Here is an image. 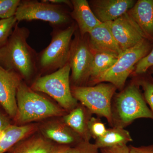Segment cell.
I'll return each mask as SVG.
<instances>
[{"label":"cell","instance_id":"1","mask_svg":"<svg viewBox=\"0 0 153 153\" xmlns=\"http://www.w3.org/2000/svg\"><path fill=\"white\" fill-rule=\"evenodd\" d=\"M18 24L6 44L0 47V66L16 73L26 82L38 72V54L27 41L30 31Z\"/></svg>","mask_w":153,"mask_h":153},{"label":"cell","instance_id":"2","mask_svg":"<svg viewBox=\"0 0 153 153\" xmlns=\"http://www.w3.org/2000/svg\"><path fill=\"white\" fill-rule=\"evenodd\" d=\"M16 100L17 114L13 120L16 125L66 114V111L33 90L24 80L18 88Z\"/></svg>","mask_w":153,"mask_h":153},{"label":"cell","instance_id":"3","mask_svg":"<svg viewBox=\"0 0 153 153\" xmlns=\"http://www.w3.org/2000/svg\"><path fill=\"white\" fill-rule=\"evenodd\" d=\"M139 87L136 82L132 83L116 96L112 110L113 126L124 128L137 119L153 120V113Z\"/></svg>","mask_w":153,"mask_h":153},{"label":"cell","instance_id":"4","mask_svg":"<svg viewBox=\"0 0 153 153\" xmlns=\"http://www.w3.org/2000/svg\"><path fill=\"white\" fill-rule=\"evenodd\" d=\"M55 29L50 44L37 54V68L41 73H52L68 62L76 26L73 24L65 29Z\"/></svg>","mask_w":153,"mask_h":153},{"label":"cell","instance_id":"5","mask_svg":"<svg viewBox=\"0 0 153 153\" xmlns=\"http://www.w3.org/2000/svg\"><path fill=\"white\" fill-rule=\"evenodd\" d=\"M70 72L68 62L54 72L38 76L30 87L36 92L46 94L63 109L70 111L77 105V100L72 95L70 87Z\"/></svg>","mask_w":153,"mask_h":153},{"label":"cell","instance_id":"6","mask_svg":"<svg viewBox=\"0 0 153 153\" xmlns=\"http://www.w3.org/2000/svg\"><path fill=\"white\" fill-rule=\"evenodd\" d=\"M153 47V43L144 39L134 47L123 51L114 65L94 83L108 82L117 89H122L129 75L134 71L137 63L150 52Z\"/></svg>","mask_w":153,"mask_h":153},{"label":"cell","instance_id":"7","mask_svg":"<svg viewBox=\"0 0 153 153\" xmlns=\"http://www.w3.org/2000/svg\"><path fill=\"white\" fill-rule=\"evenodd\" d=\"M117 89L111 83L100 82L93 86H73L72 95L91 114L105 117L113 127L111 100Z\"/></svg>","mask_w":153,"mask_h":153},{"label":"cell","instance_id":"8","mask_svg":"<svg viewBox=\"0 0 153 153\" xmlns=\"http://www.w3.org/2000/svg\"><path fill=\"white\" fill-rule=\"evenodd\" d=\"M18 23L22 21L41 20L48 22L55 28L68 24L70 16L61 5L48 2L46 0H23L15 14Z\"/></svg>","mask_w":153,"mask_h":153},{"label":"cell","instance_id":"9","mask_svg":"<svg viewBox=\"0 0 153 153\" xmlns=\"http://www.w3.org/2000/svg\"><path fill=\"white\" fill-rule=\"evenodd\" d=\"M93 59L87 41L79 33L77 34L71 42L68 60L74 86H81L89 79Z\"/></svg>","mask_w":153,"mask_h":153},{"label":"cell","instance_id":"10","mask_svg":"<svg viewBox=\"0 0 153 153\" xmlns=\"http://www.w3.org/2000/svg\"><path fill=\"white\" fill-rule=\"evenodd\" d=\"M107 23L123 51L134 47L146 39L138 25L127 12L115 21Z\"/></svg>","mask_w":153,"mask_h":153},{"label":"cell","instance_id":"11","mask_svg":"<svg viewBox=\"0 0 153 153\" xmlns=\"http://www.w3.org/2000/svg\"><path fill=\"white\" fill-rule=\"evenodd\" d=\"M21 76L0 66V105L13 120L17 111L16 95Z\"/></svg>","mask_w":153,"mask_h":153},{"label":"cell","instance_id":"12","mask_svg":"<svg viewBox=\"0 0 153 153\" xmlns=\"http://www.w3.org/2000/svg\"><path fill=\"white\" fill-rule=\"evenodd\" d=\"M88 34V44L93 54L105 53L118 57L123 52L113 36L107 23H101Z\"/></svg>","mask_w":153,"mask_h":153},{"label":"cell","instance_id":"13","mask_svg":"<svg viewBox=\"0 0 153 153\" xmlns=\"http://www.w3.org/2000/svg\"><path fill=\"white\" fill-rule=\"evenodd\" d=\"M134 0H94L90 1L92 12L102 23L111 22L128 12L135 4Z\"/></svg>","mask_w":153,"mask_h":153},{"label":"cell","instance_id":"14","mask_svg":"<svg viewBox=\"0 0 153 153\" xmlns=\"http://www.w3.org/2000/svg\"><path fill=\"white\" fill-rule=\"evenodd\" d=\"M39 129L43 136L58 145L72 147L83 140L62 120L50 121L40 126Z\"/></svg>","mask_w":153,"mask_h":153},{"label":"cell","instance_id":"15","mask_svg":"<svg viewBox=\"0 0 153 153\" xmlns=\"http://www.w3.org/2000/svg\"><path fill=\"white\" fill-rule=\"evenodd\" d=\"M127 13L146 39L153 43V0H138Z\"/></svg>","mask_w":153,"mask_h":153},{"label":"cell","instance_id":"16","mask_svg":"<svg viewBox=\"0 0 153 153\" xmlns=\"http://www.w3.org/2000/svg\"><path fill=\"white\" fill-rule=\"evenodd\" d=\"M72 10L71 16L74 19L79 28V34L84 36L101 24L95 16L86 0H72Z\"/></svg>","mask_w":153,"mask_h":153},{"label":"cell","instance_id":"17","mask_svg":"<svg viewBox=\"0 0 153 153\" xmlns=\"http://www.w3.org/2000/svg\"><path fill=\"white\" fill-rule=\"evenodd\" d=\"M56 145L42 134H35L21 140L7 153H51Z\"/></svg>","mask_w":153,"mask_h":153},{"label":"cell","instance_id":"18","mask_svg":"<svg viewBox=\"0 0 153 153\" xmlns=\"http://www.w3.org/2000/svg\"><path fill=\"white\" fill-rule=\"evenodd\" d=\"M38 129L37 124L11 125L0 136V153L7 152L17 143L35 134Z\"/></svg>","mask_w":153,"mask_h":153},{"label":"cell","instance_id":"19","mask_svg":"<svg viewBox=\"0 0 153 153\" xmlns=\"http://www.w3.org/2000/svg\"><path fill=\"white\" fill-rule=\"evenodd\" d=\"M85 107H76L69 113L63 116V120L66 125L79 136L83 140L89 141L91 136L88 128V123L91 113Z\"/></svg>","mask_w":153,"mask_h":153},{"label":"cell","instance_id":"20","mask_svg":"<svg viewBox=\"0 0 153 153\" xmlns=\"http://www.w3.org/2000/svg\"><path fill=\"white\" fill-rule=\"evenodd\" d=\"M130 134L124 128L114 126L107 129L102 136L95 140V145L99 149L110 147L120 145H127L132 141Z\"/></svg>","mask_w":153,"mask_h":153},{"label":"cell","instance_id":"21","mask_svg":"<svg viewBox=\"0 0 153 153\" xmlns=\"http://www.w3.org/2000/svg\"><path fill=\"white\" fill-rule=\"evenodd\" d=\"M117 58V56L108 53L94 54L93 63L89 74L90 82L94 83L97 79L114 65Z\"/></svg>","mask_w":153,"mask_h":153},{"label":"cell","instance_id":"22","mask_svg":"<svg viewBox=\"0 0 153 153\" xmlns=\"http://www.w3.org/2000/svg\"><path fill=\"white\" fill-rule=\"evenodd\" d=\"M137 76L138 78L135 82L142 88L145 100L153 113V78L147 72Z\"/></svg>","mask_w":153,"mask_h":153},{"label":"cell","instance_id":"23","mask_svg":"<svg viewBox=\"0 0 153 153\" xmlns=\"http://www.w3.org/2000/svg\"><path fill=\"white\" fill-rule=\"evenodd\" d=\"M18 23L15 16L0 20V47L6 44Z\"/></svg>","mask_w":153,"mask_h":153},{"label":"cell","instance_id":"24","mask_svg":"<svg viewBox=\"0 0 153 153\" xmlns=\"http://www.w3.org/2000/svg\"><path fill=\"white\" fill-rule=\"evenodd\" d=\"M21 0H0V19H8L15 16Z\"/></svg>","mask_w":153,"mask_h":153},{"label":"cell","instance_id":"25","mask_svg":"<svg viewBox=\"0 0 153 153\" xmlns=\"http://www.w3.org/2000/svg\"><path fill=\"white\" fill-rule=\"evenodd\" d=\"M88 128L91 137L94 139L102 136L107 129L100 119L91 117L88 123Z\"/></svg>","mask_w":153,"mask_h":153},{"label":"cell","instance_id":"26","mask_svg":"<svg viewBox=\"0 0 153 153\" xmlns=\"http://www.w3.org/2000/svg\"><path fill=\"white\" fill-rule=\"evenodd\" d=\"M99 149L95 144L82 140L75 146L70 147L68 153H100Z\"/></svg>","mask_w":153,"mask_h":153},{"label":"cell","instance_id":"27","mask_svg":"<svg viewBox=\"0 0 153 153\" xmlns=\"http://www.w3.org/2000/svg\"><path fill=\"white\" fill-rule=\"evenodd\" d=\"M152 66H153V47L150 52L137 63L134 72L137 75L144 74Z\"/></svg>","mask_w":153,"mask_h":153},{"label":"cell","instance_id":"28","mask_svg":"<svg viewBox=\"0 0 153 153\" xmlns=\"http://www.w3.org/2000/svg\"><path fill=\"white\" fill-rule=\"evenodd\" d=\"M100 149V153H129V147L126 144L101 148Z\"/></svg>","mask_w":153,"mask_h":153},{"label":"cell","instance_id":"29","mask_svg":"<svg viewBox=\"0 0 153 153\" xmlns=\"http://www.w3.org/2000/svg\"><path fill=\"white\" fill-rule=\"evenodd\" d=\"M11 119H12L6 112H3L0 110V136L10 126L13 124Z\"/></svg>","mask_w":153,"mask_h":153},{"label":"cell","instance_id":"30","mask_svg":"<svg viewBox=\"0 0 153 153\" xmlns=\"http://www.w3.org/2000/svg\"><path fill=\"white\" fill-rule=\"evenodd\" d=\"M128 147L129 153H153V145L140 147L130 146Z\"/></svg>","mask_w":153,"mask_h":153},{"label":"cell","instance_id":"31","mask_svg":"<svg viewBox=\"0 0 153 153\" xmlns=\"http://www.w3.org/2000/svg\"><path fill=\"white\" fill-rule=\"evenodd\" d=\"M69 146L56 145L51 153H68Z\"/></svg>","mask_w":153,"mask_h":153},{"label":"cell","instance_id":"32","mask_svg":"<svg viewBox=\"0 0 153 153\" xmlns=\"http://www.w3.org/2000/svg\"><path fill=\"white\" fill-rule=\"evenodd\" d=\"M48 2L51 4H55L61 5L67 4L68 6H72L71 1H67V0H46Z\"/></svg>","mask_w":153,"mask_h":153},{"label":"cell","instance_id":"33","mask_svg":"<svg viewBox=\"0 0 153 153\" xmlns=\"http://www.w3.org/2000/svg\"><path fill=\"white\" fill-rule=\"evenodd\" d=\"M149 71H150L151 73H153V66H152V67H151V68L149 69Z\"/></svg>","mask_w":153,"mask_h":153}]
</instances>
